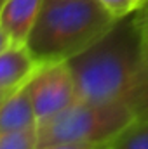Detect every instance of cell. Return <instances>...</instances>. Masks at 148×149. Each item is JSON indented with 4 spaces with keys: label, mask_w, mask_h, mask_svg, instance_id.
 Returning a JSON list of instances; mask_svg holds the SVG:
<instances>
[{
    "label": "cell",
    "mask_w": 148,
    "mask_h": 149,
    "mask_svg": "<svg viewBox=\"0 0 148 149\" xmlns=\"http://www.w3.org/2000/svg\"><path fill=\"white\" fill-rule=\"evenodd\" d=\"M37 128L0 132V149H37Z\"/></svg>",
    "instance_id": "obj_9"
},
{
    "label": "cell",
    "mask_w": 148,
    "mask_h": 149,
    "mask_svg": "<svg viewBox=\"0 0 148 149\" xmlns=\"http://www.w3.org/2000/svg\"><path fill=\"white\" fill-rule=\"evenodd\" d=\"M9 92H5V90H0V104H2V101L5 99V95H7Z\"/></svg>",
    "instance_id": "obj_15"
},
{
    "label": "cell",
    "mask_w": 148,
    "mask_h": 149,
    "mask_svg": "<svg viewBox=\"0 0 148 149\" xmlns=\"http://www.w3.org/2000/svg\"><path fill=\"white\" fill-rule=\"evenodd\" d=\"M68 66L78 99L127 104L138 118H148V66L134 14L118 19L98 42L68 59Z\"/></svg>",
    "instance_id": "obj_1"
},
{
    "label": "cell",
    "mask_w": 148,
    "mask_h": 149,
    "mask_svg": "<svg viewBox=\"0 0 148 149\" xmlns=\"http://www.w3.org/2000/svg\"><path fill=\"white\" fill-rule=\"evenodd\" d=\"M4 2H5V0H0V7H2V5H4Z\"/></svg>",
    "instance_id": "obj_17"
},
{
    "label": "cell",
    "mask_w": 148,
    "mask_h": 149,
    "mask_svg": "<svg viewBox=\"0 0 148 149\" xmlns=\"http://www.w3.org/2000/svg\"><path fill=\"white\" fill-rule=\"evenodd\" d=\"M11 43H12V42L9 40V37H7V35L4 33V30L0 28V52H2L4 49H7V47H9Z\"/></svg>",
    "instance_id": "obj_13"
},
{
    "label": "cell",
    "mask_w": 148,
    "mask_h": 149,
    "mask_svg": "<svg viewBox=\"0 0 148 149\" xmlns=\"http://www.w3.org/2000/svg\"><path fill=\"white\" fill-rule=\"evenodd\" d=\"M134 19H136V23H138L141 33H143V35H148V3L143 5L140 10L134 12Z\"/></svg>",
    "instance_id": "obj_12"
},
{
    "label": "cell",
    "mask_w": 148,
    "mask_h": 149,
    "mask_svg": "<svg viewBox=\"0 0 148 149\" xmlns=\"http://www.w3.org/2000/svg\"><path fill=\"white\" fill-rule=\"evenodd\" d=\"M136 120V111L127 104H98L78 99L61 113L38 123V146L56 142L106 146Z\"/></svg>",
    "instance_id": "obj_3"
},
{
    "label": "cell",
    "mask_w": 148,
    "mask_h": 149,
    "mask_svg": "<svg viewBox=\"0 0 148 149\" xmlns=\"http://www.w3.org/2000/svg\"><path fill=\"white\" fill-rule=\"evenodd\" d=\"M147 3H148V2H147Z\"/></svg>",
    "instance_id": "obj_18"
},
{
    "label": "cell",
    "mask_w": 148,
    "mask_h": 149,
    "mask_svg": "<svg viewBox=\"0 0 148 149\" xmlns=\"http://www.w3.org/2000/svg\"><path fill=\"white\" fill-rule=\"evenodd\" d=\"M110 144L120 149H148V118H138Z\"/></svg>",
    "instance_id": "obj_8"
},
{
    "label": "cell",
    "mask_w": 148,
    "mask_h": 149,
    "mask_svg": "<svg viewBox=\"0 0 148 149\" xmlns=\"http://www.w3.org/2000/svg\"><path fill=\"white\" fill-rule=\"evenodd\" d=\"M44 0H5L0 7V28L12 43H26Z\"/></svg>",
    "instance_id": "obj_5"
},
{
    "label": "cell",
    "mask_w": 148,
    "mask_h": 149,
    "mask_svg": "<svg viewBox=\"0 0 148 149\" xmlns=\"http://www.w3.org/2000/svg\"><path fill=\"white\" fill-rule=\"evenodd\" d=\"M38 68L26 43H11L0 52V90L11 92L25 85Z\"/></svg>",
    "instance_id": "obj_6"
},
{
    "label": "cell",
    "mask_w": 148,
    "mask_h": 149,
    "mask_svg": "<svg viewBox=\"0 0 148 149\" xmlns=\"http://www.w3.org/2000/svg\"><path fill=\"white\" fill-rule=\"evenodd\" d=\"M143 56H145V63L148 66V35H143Z\"/></svg>",
    "instance_id": "obj_14"
},
{
    "label": "cell",
    "mask_w": 148,
    "mask_h": 149,
    "mask_svg": "<svg viewBox=\"0 0 148 149\" xmlns=\"http://www.w3.org/2000/svg\"><path fill=\"white\" fill-rule=\"evenodd\" d=\"M99 0H44L26 47L38 64L68 61L117 23Z\"/></svg>",
    "instance_id": "obj_2"
},
{
    "label": "cell",
    "mask_w": 148,
    "mask_h": 149,
    "mask_svg": "<svg viewBox=\"0 0 148 149\" xmlns=\"http://www.w3.org/2000/svg\"><path fill=\"white\" fill-rule=\"evenodd\" d=\"M103 146H94V144H80V142H56V144H47V146H38L37 149H101Z\"/></svg>",
    "instance_id": "obj_11"
},
{
    "label": "cell",
    "mask_w": 148,
    "mask_h": 149,
    "mask_svg": "<svg viewBox=\"0 0 148 149\" xmlns=\"http://www.w3.org/2000/svg\"><path fill=\"white\" fill-rule=\"evenodd\" d=\"M101 149H120V148H117V146H111V144H106V146H103Z\"/></svg>",
    "instance_id": "obj_16"
},
{
    "label": "cell",
    "mask_w": 148,
    "mask_h": 149,
    "mask_svg": "<svg viewBox=\"0 0 148 149\" xmlns=\"http://www.w3.org/2000/svg\"><path fill=\"white\" fill-rule=\"evenodd\" d=\"M99 2L115 19H122L140 10L143 5H147L148 0H99Z\"/></svg>",
    "instance_id": "obj_10"
},
{
    "label": "cell",
    "mask_w": 148,
    "mask_h": 149,
    "mask_svg": "<svg viewBox=\"0 0 148 149\" xmlns=\"http://www.w3.org/2000/svg\"><path fill=\"white\" fill-rule=\"evenodd\" d=\"M37 121L42 123L78 101L73 74L68 61L38 64L35 73L25 83Z\"/></svg>",
    "instance_id": "obj_4"
},
{
    "label": "cell",
    "mask_w": 148,
    "mask_h": 149,
    "mask_svg": "<svg viewBox=\"0 0 148 149\" xmlns=\"http://www.w3.org/2000/svg\"><path fill=\"white\" fill-rule=\"evenodd\" d=\"M38 121L26 87L21 85L11 90L0 104V132L37 128Z\"/></svg>",
    "instance_id": "obj_7"
}]
</instances>
